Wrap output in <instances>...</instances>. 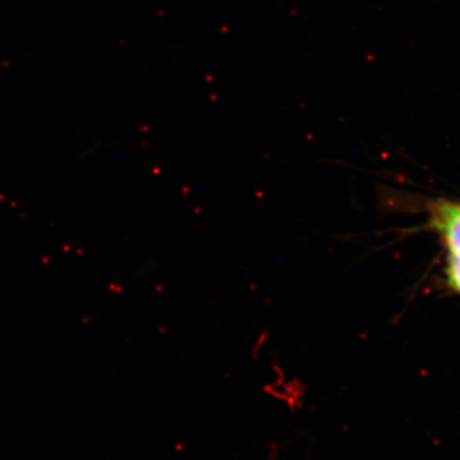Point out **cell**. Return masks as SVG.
<instances>
[{
	"label": "cell",
	"instance_id": "cell-1",
	"mask_svg": "<svg viewBox=\"0 0 460 460\" xmlns=\"http://www.w3.org/2000/svg\"><path fill=\"white\" fill-rule=\"evenodd\" d=\"M441 215L444 217L441 226H444L447 229L450 246L454 251H459L460 252V208L447 206L444 210H441Z\"/></svg>",
	"mask_w": 460,
	"mask_h": 460
}]
</instances>
